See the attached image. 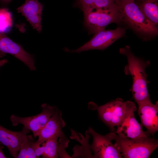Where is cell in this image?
<instances>
[{"instance_id": "obj_1", "label": "cell", "mask_w": 158, "mask_h": 158, "mask_svg": "<svg viewBox=\"0 0 158 158\" xmlns=\"http://www.w3.org/2000/svg\"><path fill=\"white\" fill-rule=\"evenodd\" d=\"M119 53L125 55L127 60V64L124 68L125 74L130 75L133 83L130 91L133 99L138 105L150 100L147 86L150 83L147 79L148 74L145 70L150 65L148 60H144L135 55L130 47L126 45L119 49Z\"/></svg>"}, {"instance_id": "obj_2", "label": "cell", "mask_w": 158, "mask_h": 158, "mask_svg": "<svg viewBox=\"0 0 158 158\" xmlns=\"http://www.w3.org/2000/svg\"><path fill=\"white\" fill-rule=\"evenodd\" d=\"M123 22L144 40L147 41L158 34L157 26L149 20L140 11L134 0H115Z\"/></svg>"}, {"instance_id": "obj_3", "label": "cell", "mask_w": 158, "mask_h": 158, "mask_svg": "<svg viewBox=\"0 0 158 158\" xmlns=\"http://www.w3.org/2000/svg\"><path fill=\"white\" fill-rule=\"evenodd\" d=\"M88 107L91 110H97L100 118L112 131L115 126L121 124L131 112L137 110L134 102L130 101L124 102L118 98L100 106L91 102Z\"/></svg>"}, {"instance_id": "obj_4", "label": "cell", "mask_w": 158, "mask_h": 158, "mask_svg": "<svg viewBox=\"0 0 158 158\" xmlns=\"http://www.w3.org/2000/svg\"><path fill=\"white\" fill-rule=\"evenodd\" d=\"M114 144L124 158H148L158 147V140L149 136L130 139L115 135Z\"/></svg>"}, {"instance_id": "obj_5", "label": "cell", "mask_w": 158, "mask_h": 158, "mask_svg": "<svg viewBox=\"0 0 158 158\" xmlns=\"http://www.w3.org/2000/svg\"><path fill=\"white\" fill-rule=\"evenodd\" d=\"M83 13L84 25L91 34L104 30L111 23L123 22L121 15L115 5L109 8L93 10Z\"/></svg>"}, {"instance_id": "obj_6", "label": "cell", "mask_w": 158, "mask_h": 158, "mask_svg": "<svg viewBox=\"0 0 158 158\" xmlns=\"http://www.w3.org/2000/svg\"><path fill=\"white\" fill-rule=\"evenodd\" d=\"M126 31L125 28L119 26L114 30L104 29L95 34L90 40L79 48L72 50L65 48L64 50L68 52L77 53L91 50H104L124 36Z\"/></svg>"}, {"instance_id": "obj_7", "label": "cell", "mask_w": 158, "mask_h": 158, "mask_svg": "<svg viewBox=\"0 0 158 158\" xmlns=\"http://www.w3.org/2000/svg\"><path fill=\"white\" fill-rule=\"evenodd\" d=\"M86 132L93 138V142L90 147L94 153L93 158H122L116 147L111 142L116 135L115 133L111 132L105 135H102L91 127Z\"/></svg>"}, {"instance_id": "obj_8", "label": "cell", "mask_w": 158, "mask_h": 158, "mask_svg": "<svg viewBox=\"0 0 158 158\" xmlns=\"http://www.w3.org/2000/svg\"><path fill=\"white\" fill-rule=\"evenodd\" d=\"M42 111L40 114L31 116L21 117L12 115L10 120L13 125L22 124L26 128L31 131L35 138L37 137L57 108L47 104H42Z\"/></svg>"}, {"instance_id": "obj_9", "label": "cell", "mask_w": 158, "mask_h": 158, "mask_svg": "<svg viewBox=\"0 0 158 158\" xmlns=\"http://www.w3.org/2000/svg\"><path fill=\"white\" fill-rule=\"evenodd\" d=\"M10 54L21 61L31 71L35 70L33 56L25 51L21 46L9 38L4 32H0V58Z\"/></svg>"}, {"instance_id": "obj_10", "label": "cell", "mask_w": 158, "mask_h": 158, "mask_svg": "<svg viewBox=\"0 0 158 158\" xmlns=\"http://www.w3.org/2000/svg\"><path fill=\"white\" fill-rule=\"evenodd\" d=\"M30 130L24 127L20 131L9 130L0 125V142L8 149L10 154L16 158L20 147L27 139Z\"/></svg>"}, {"instance_id": "obj_11", "label": "cell", "mask_w": 158, "mask_h": 158, "mask_svg": "<svg viewBox=\"0 0 158 158\" xmlns=\"http://www.w3.org/2000/svg\"><path fill=\"white\" fill-rule=\"evenodd\" d=\"M138 114L142 127L146 128L150 135L154 136L158 130V102L155 104L151 100L145 102L138 105Z\"/></svg>"}, {"instance_id": "obj_12", "label": "cell", "mask_w": 158, "mask_h": 158, "mask_svg": "<svg viewBox=\"0 0 158 158\" xmlns=\"http://www.w3.org/2000/svg\"><path fill=\"white\" fill-rule=\"evenodd\" d=\"M43 5L37 0H26L16 9L24 16L33 29L39 32L42 30L41 20Z\"/></svg>"}, {"instance_id": "obj_13", "label": "cell", "mask_w": 158, "mask_h": 158, "mask_svg": "<svg viewBox=\"0 0 158 158\" xmlns=\"http://www.w3.org/2000/svg\"><path fill=\"white\" fill-rule=\"evenodd\" d=\"M65 125L61 112L57 108L38 135V140L44 142L53 137L65 136L62 130Z\"/></svg>"}, {"instance_id": "obj_14", "label": "cell", "mask_w": 158, "mask_h": 158, "mask_svg": "<svg viewBox=\"0 0 158 158\" xmlns=\"http://www.w3.org/2000/svg\"><path fill=\"white\" fill-rule=\"evenodd\" d=\"M134 111L131 112L120 126L115 133L118 135L130 139H137L150 136L146 131H144L142 126L136 119Z\"/></svg>"}, {"instance_id": "obj_15", "label": "cell", "mask_w": 158, "mask_h": 158, "mask_svg": "<svg viewBox=\"0 0 158 158\" xmlns=\"http://www.w3.org/2000/svg\"><path fill=\"white\" fill-rule=\"evenodd\" d=\"M135 2L147 18L154 25L157 26L158 0H141Z\"/></svg>"}, {"instance_id": "obj_16", "label": "cell", "mask_w": 158, "mask_h": 158, "mask_svg": "<svg viewBox=\"0 0 158 158\" xmlns=\"http://www.w3.org/2000/svg\"><path fill=\"white\" fill-rule=\"evenodd\" d=\"M115 0H76L75 6L83 13L93 10L108 9L115 6Z\"/></svg>"}, {"instance_id": "obj_17", "label": "cell", "mask_w": 158, "mask_h": 158, "mask_svg": "<svg viewBox=\"0 0 158 158\" xmlns=\"http://www.w3.org/2000/svg\"><path fill=\"white\" fill-rule=\"evenodd\" d=\"M56 137H52L45 142L43 158H58V143Z\"/></svg>"}, {"instance_id": "obj_18", "label": "cell", "mask_w": 158, "mask_h": 158, "mask_svg": "<svg viewBox=\"0 0 158 158\" xmlns=\"http://www.w3.org/2000/svg\"><path fill=\"white\" fill-rule=\"evenodd\" d=\"M12 25L11 16L7 9H0V32L8 30Z\"/></svg>"}, {"instance_id": "obj_19", "label": "cell", "mask_w": 158, "mask_h": 158, "mask_svg": "<svg viewBox=\"0 0 158 158\" xmlns=\"http://www.w3.org/2000/svg\"><path fill=\"white\" fill-rule=\"evenodd\" d=\"M69 140L65 136L59 137L58 143V155L60 158H71L68 154L65 149L68 146Z\"/></svg>"}, {"instance_id": "obj_20", "label": "cell", "mask_w": 158, "mask_h": 158, "mask_svg": "<svg viewBox=\"0 0 158 158\" xmlns=\"http://www.w3.org/2000/svg\"><path fill=\"white\" fill-rule=\"evenodd\" d=\"M32 139L30 141V145L33 150L36 157L38 158L40 156L42 155L44 152L45 142H42L38 140L34 142Z\"/></svg>"}, {"instance_id": "obj_21", "label": "cell", "mask_w": 158, "mask_h": 158, "mask_svg": "<svg viewBox=\"0 0 158 158\" xmlns=\"http://www.w3.org/2000/svg\"><path fill=\"white\" fill-rule=\"evenodd\" d=\"M1 143L0 142V158H7L4 154L1 146Z\"/></svg>"}, {"instance_id": "obj_22", "label": "cell", "mask_w": 158, "mask_h": 158, "mask_svg": "<svg viewBox=\"0 0 158 158\" xmlns=\"http://www.w3.org/2000/svg\"><path fill=\"white\" fill-rule=\"evenodd\" d=\"M8 62V61L6 59H3L0 60V67L7 63Z\"/></svg>"}, {"instance_id": "obj_23", "label": "cell", "mask_w": 158, "mask_h": 158, "mask_svg": "<svg viewBox=\"0 0 158 158\" xmlns=\"http://www.w3.org/2000/svg\"><path fill=\"white\" fill-rule=\"evenodd\" d=\"M11 0H0L3 3L6 4H8Z\"/></svg>"}, {"instance_id": "obj_24", "label": "cell", "mask_w": 158, "mask_h": 158, "mask_svg": "<svg viewBox=\"0 0 158 158\" xmlns=\"http://www.w3.org/2000/svg\"><path fill=\"white\" fill-rule=\"evenodd\" d=\"M135 1H140L141 0H134Z\"/></svg>"}]
</instances>
